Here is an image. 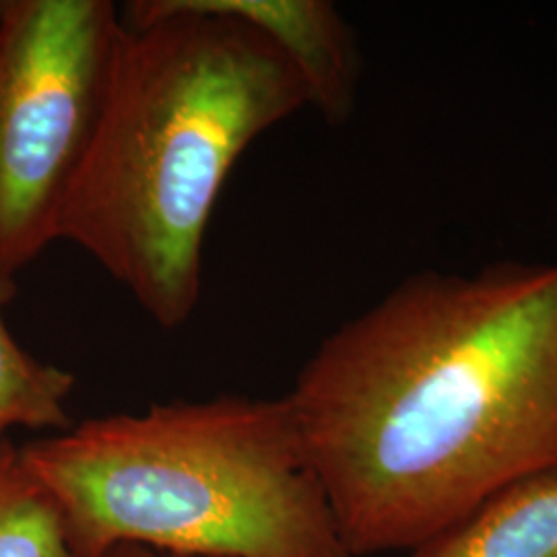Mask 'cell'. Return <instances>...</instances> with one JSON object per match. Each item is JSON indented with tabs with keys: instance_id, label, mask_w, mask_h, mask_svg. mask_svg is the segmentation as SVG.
I'll use <instances>...</instances> for the list:
<instances>
[{
	"instance_id": "6da1fadb",
	"label": "cell",
	"mask_w": 557,
	"mask_h": 557,
	"mask_svg": "<svg viewBox=\"0 0 557 557\" xmlns=\"http://www.w3.org/2000/svg\"><path fill=\"white\" fill-rule=\"evenodd\" d=\"M285 400L349 557L411 552L557 471V260L403 278Z\"/></svg>"
},
{
	"instance_id": "7a4b0ae2",
	"label": "cell",
	"mask_w": 557,
	"mask_h": 557,
	"mask_svg": "<svg viewBox=\"0 0 557 557\" xmlns=\"http://www.w3.org/2000/svg\"><path fill=\"white\" fill-rule=\"evenodd\" d=\"M120 15L108 100L59 239L176 329L197 310L205 234L232 168L310 96L294 62L248 21L186 0H135Z\"/></svg>"
},
{
	"instance_id": "3957f363",
	"label": "cell",
	"mask_w": 557,
	"mask_h": 557,
	"mask_svg": "<svg viewBox=\"0 0 557 557\" xmlns=\"http://www.w3.org/2000/svg\"><path fill=\"white\" fill-rule=\"evenodd\" d=\"M71 557H349L285 397L174 400L20 448Z\"/></svg>"
},
{
	"instance_id": "277c9868",
	"label": "cell",
	"mask_w": 557,
	"mask_h": 557,
	"mask_svg": "<svg viewBox=\"0 0 557 557\" xmlns=\"http://www.w3.org/2000/svg\"><path fill=\"white\" fill-rule=\"evenodd\" d=\"M110 0L0 2V275L59 239L122 36Z\"/></svg>"
},
{
	"instance_id": "5b68a950",
	"label": "cell",
	"mask_w": 557,
	"mask_h": 557,
	"mask_svg": "<svg viewBox=\"0 0 557 557\" xmlns=\"http://www.w3.org/2000/svg\"><path fill=\"white\" fill-rule=\"evenodd\" d=\"M205 13L248 21L277 44L306 83L310 106L333 126L356 110L358 41L329 0H186Z\"/></svg>"
},
{
	"instance_id": "8992f818",
	"label": "cell",
	"mask_w": 557,
	"mask_h": 557,
	"mask_svg": "<svg viewBox=\"0 0 557 557\" xmlns=\"http://www.w3.org/2000/svg\"><path fill=\"white\" fill-rule=\"evenodd\" d=\"M409 557H557V471L499 490Z\"/></svg>"
},
{
	"instance_id": "52a82bcc",
	"label": "cell",
	"mask_w": 557,
	"mask_h": 557,
	"mask_svg": "<svg viewBox=\"0 0 557 557\" xmlns=\"http://www.w3.org/2000/svg\"><path fill=\"white\" fill-rule=\"evenodd\" d=\"M15 289L13 278L0 275V442L13 428L59 432L73 428L66 400L75 388V376L29 356L2 319V308Z\"/></svg>"
},
{
	"instance_id": "ba28073f",
	"label": "cell",
	"mask_w": 557,
	"mask_h": 557,
	"mask_svg": "<svg viewBox=\"0 0 557 557\" xmlns=\"http://www.w3.org/2000/svg\"><path fill=\"white\" fill-rule=\"evenodd\" d=\"M0 557H71L54 499L9 440L0 442Z\"/></svg>"
},
{
	"instance_id": "9c48e42d",
	"label": "cell",
	"mask_w": 557,
	"mask_h": 557,
	"mask_svg": "<svg viewBox=\"0 0 557 557\" xmlns=\"http://www.w3.org/2000/svg\"><path fill=\"white\" fill-rule=\"evenodd\" d=\"M91 557H193V556H178V554H168V552H160V549H151L145 545H114L106 552H101L98 556Z\"/></svg>"
},
{
	"instance_id": "30bf717a",
	"label": "cell",
	"mask_w": 557,
	"mask_h": 557,
	"mask_svg": "<svg viewBox=\"0 0 557 557\" xmlns=\"http://www.w3.org/2000/svg\"><path fill=\"white\" fill-rule=\"evenodd\" d=\"M556 46H557V38H556Z\"/></svg>"
}]
</instances>
